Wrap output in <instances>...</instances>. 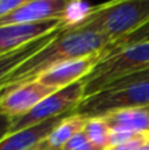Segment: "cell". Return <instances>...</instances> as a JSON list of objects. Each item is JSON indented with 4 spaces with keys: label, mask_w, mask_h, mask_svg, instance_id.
<instances>
[{
    "label": "cell",
    "mask_w": 149,
    "mask_h": 150,
    "mask_svg": "<svg viewBox=\"0 0 149 150\" xmlns=\"http://www.w3.org/2000/svg\"><path fill=\"white\" fill-rule=\"evenodd\" d=\"M110 44V40L99 33L65 26L50 44L26 59L1 83L0 92L13 86L37 80L48 70L66 61L103 53Z\"/></svg>",
    "instance_id": "6da1fadb"
},
{
    "label": "cell",
    "mask_w": 149,
    "mask_h": 150,
    "mask_svg": "<svg viewBox=\"0 0 149 150\" xmlns=\"http://www.w3.org/2000/svg\"><path fill=\"white\" fill-rule=\"evenodd\" d=\"M148 21L149 0H124L98 5L91 15L73 28L99 33L114 44Z\"/></svg>",
    "instance_id": "7a4b0ae2"
},
{
    "label": "cell",
    "mask_w": 149,
    "mask_h": 150,
    "mask_svg": "<svg viewBox=\"0 0 149 150\" xmlns=\"http://www.w3.org/2000/svg\"><path fill=\"white\" fill-rule=\"evenodd\" d=\"M149 69V42L129 45L106 53L89 75L81 80L84 96H90L114 82Z\"/></svg>",
    "instance_id": "3957f363"
},
{
    "label": "cell",
    "mask_w": 149,
    "mask_h": 150,
    "mask_svg": "<svg viewBox=\"0 0 149 150\" xmlns=\"http://www.w3.org/2000/svg\"><path fill=\"white\" fill-rule=\"evenodd\" d=\"M139 107H149V82H115L92 95L84 96L71 113L89 120Z\"/></svg>",
    "instance_id": "277c9868"
},
{
    "label": "cell",
    "mask_w": 149,
    "mask_h": 150,
    "mask_svg": "<svg viewBox=\"0 0 149 150\" xmlns=\"http://www.w3.org/2000/svg\"><path fill=\"white\" fill-rule=\"evenodd\" d=\"M84 98V87L82 82H77L65 88L55 91L41 100L33 109L17 119L12 120L9 133H15L26 128L34 127L44 121L52 120L73 112V109Z\"/></svg>",
    "instance_id": "5b68a950"
},
{
    "label": "cell",
    "mask_w": 149,
    "mask_h": 150,
    "mask_svg": "<svg viewBox=\"0 0 149 150\" xmlns=\"http://www.w3.org/2000/svg\"><path fill=\"white\" fill-rule=\"evenodd\" d=\"M55 91L58 90L48 87L37 80L13 86L0 92V111L12 119H17L28 113L40 101Z\"/></svg>",
    "instance_id": "8992f818"
},
{
    "label": "cell",
    "mask_w": 149,
    "mask_h": 150,
    "mask_svg": "<svg viewBox=\"0 0 149 150\" xmlns=\"http://www.w3.org/2000/svg\"><path fill=\"white\" fill-rule=\"evenodd\" d=\"M67 0H25L23 5L8 16L0 18V26L37 24L52 18H63Z\"/></svg>",
    "instance_id": "52a82bcc"
},
{
    "label": "cell",
    "mask_w": 149,
    "mask_h": 150,
    "mask_svg": "<svg viewBox=\"0 0 149 150\" xmlns=\"http://www.w3.org/2000/svg\"><path fill=\"white\" fill-rule=\"evenodd\" d=\"M102 57L103 53H98V54H92L89 57L66 61L42 74L37 79V82L48 87L55 88V90L65 88L77 82H81L86 75L90 74V71L94 69V66L99 62Z\"/></svg>",
    "instance_id": "ba28073f"
},
{
    "label": "cell",
    "mask_w": 149,
    "mask_h": 150,
    "mask_svg": "<svg viewBox=\"0 0 149 150\" xmlns=\"http://www.w3.org/2000/svg\"><path fill=\"white\" fill-rule=\"evenodd\" d=\"M61 26H66L63 18H52L37 24L0 26V54L18 49Z\"/></svg>",
    "instance_id": "9c48e42d"
},
{
    "label": "cell",
    "mask_w": 149,
    "mask_h": 150,
    "mask_svg": "<svg viewBox=\"0 0 149 150\" xmlns=\"http://www.w3.org/2000/svg\"><path fill=\"white\" fill-rule=\"evenodd\" d=\"M63 28H65V26L54 29V30L46 33L45 36L25 44L24 46L18 47V49L11 50V52H7V53H1V54H0V86H1V83L4 82L18 66L23 65V63L25 62L26 59H29L31 57H33L36 53H38L40 50L46 46L48 44H50V42L63 30Z\"/></svg>",
    "instance_id": "30bf717a"
},
{
    "label": "cell",
    "mask_w": 149,
    "mask_h": 150,
    "mask_svg": "<svg viewBox=\"0 0 149 150\" xmlns=\"http://www.w3.org/2000/svg\"><path fill=\"white\" fill-rule=\"evenodd\" d=\"M67 115L54 117L52 120H48V121L26 128V129L18 130V132L9 133L7 137H4L0 141V150H32L34 146L38 145Z\"/></svg>",
    "instance_id": "8fae6325"
},
{
    "label": "cell",
    "mask_w": 149,
    "mask_h": 150,
    "mask_svg": "<svg viewBox=\"0 0 149 150\" xmlns=\"http://www.w3.org/2000/svg\"><path fill=\"white\" fill-rule=\"evenodd\" d=\"M100 119L104 120L111 130H126L133 133L149 132V107L121 109Z\"/></svg>",
    "instance_id": "7c38bea8"
},
{
    "label": "cell",
    "mask_w": 149,
    "mask_h": 150,
    "mask_svg": "<svg viewBox=\"0 0 149 150\" xmlns=\"http://www.w3.org/2000/svg\"><path fill=\"white\" fill-rule=\"evenodd\" d=\"M86 119L69 113L63 120L36 146L37 150H61L66 142L77 133L82 132L86 125Z\"/></svg>",
    "instance_id": "4fadbf2b"
},
{
    "label": "cell",
    "mask_w": 149,
    "mask_h": 150,
    "mask_svg": "<svg viewBox=\"0 0 149 150\" xmlns=\"http://www.w3.org/2000/svg\"><path fill=\"white\" fill-rule=\"evenodd\" d=\"M89 141L100 150H107L110 146L111 129L103 119H89L83 128Z\"/></svg>",
    "instance_id": "5bb4252c"
},
{
    "label": "cell",
    "mask_w": 149,
    "mask_h": 150,
    "mask_svg": "<svg viewBox=\"0 0 149 150\" xmlns=\"http://www.w3.org/2000/svg\"><path fill=\"white\" fill-rule=\"evenodd\" d=\"M140 42H149V21L145 25L140 26L139 29H136L135 32L129 33L128 36L123 37V38L118 40L116 42L108 45L107 49L103 52V55L106 53L111 52V50H116V49H121V47L129 46V45H135V44H140Z\"/></svg>",
    "instance_id": "9a60e30c"
},
{
    "label": "cell",
    "mask_w": 149,
    "mask_h": 150,
    "mask_svg": "<svg viewBox=\"0 0 149 150\" xmlns=\"http://www.w3.org/2000/svg\"><path fill=\"white\" fill-rule=\"evenodd\" d=\"M141 133H133V132H126V130H111L110 134V146L108 148H114V146L124 145L127 142H131L135 138H137Z\"/></svg>",
    "instance_id": "2e32d148"
},
{
    "label": "cell",
    "mask_w": 149,
    "mask_h": 150,
    "mask_svg": "<svg viewBox=\"0 0 149 150\" xmlns=\"http://www.w3.org/2000/svg\"><path fill=\"white\" fill-rule=\"evenodd\" d=\"M148 141H149V132H145V133H141L139 137L135 138L131 142H127L124 145H119V146H114V148H108L107 150H139Z\"/></svg>",
    "instance_id": "e0dca14e"
},
{
    "label": "cell",
    "mask_w": 149,
    "mask_h": 150,
    "mask_svg": "<svg viewBox=\"0 0 149 150\" xmlns=\"http://www.w3.org/2000/svg\"><path fill=\"white\" fill-rule=\"evenodd\" d=\"M25 0H0V18L8 16L15 9H17Z\"/></svg>",
    "instance_id": "ac0fdd59"
},
{
    "label": "cell",
    "mask_w": 149,
    "mask_h": 150,
    "mask_svg": "<svg viewBox=\"0 0 149 150\" xmlns=\"http://www.w3.org/2000/svg\"><path fill=\"white\" fill-rule=\"evenodd\" d=\"M12 120H13L12 117H9L8 115H5L4 112L0 111V141L9 134Z\"/></svg>",
    "instance_id": "d6986e66"
},
{
    "label": "cell",
    "mask_w": 149,
    "mask_h": 150,
    "mask_svg": "<svg viewBox=\"0 0 149 150\" xmlns=\"http://www.w3.org/2000/svg\"><path fill=\"white\" fill-rule=\"evenodd\" d=\"M116 82H124V83H133V82H149V69L145 71H141V73L137 74H132L128 75V76H124L121 79L116 80ZM115 83V82H114Z\"/></svg>",
    "instance_id": "ffe728a7"
},
{
    "label": "cell",
    "mask_w": 149,
    "mask_h": 150,
    "mask_svg": "<svg viewBox=\"0 0 149 150\" xmlns=\"http://www.w3.org/2000/svg\"><path fill=\"white\" fill-rule=\"evenodd\" d=\"M139 150H149V141H148L147 144H145V145H143V146H141V148H140Z\"/></svg>",
    "instance_id": "44dd1931"
},
{
    "label": "cell",
    "mask_w": 149,
    "mask_h": 150,
    "mask_svg": "<svg viewBox=\"0 0 149 150\" xmlns=\"http://www.w3.org/2000/svg\"><path fill=\"white\" fill-rule=\"evenodd\" d=\"M32 150H37V149H36V146H34V148H33V149H32Z\"/></svg>",
    "instance_id": "7402d4cb"
}]
</instances>
